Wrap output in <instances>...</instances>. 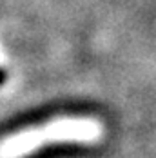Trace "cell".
<instances>
[{"mask_svg":"<svg viewBox=\"0 0 156 158\" xmlns=\"http://www.w3.org/2000/svg\"><path fill=\"white\" fill-rule=\"evenodd\" d=\"M104 138V126L94 118H60L46 126L22 131L0 145V158H22L49 143H96Z\"/></svg>","mask_w":156,"mask_h":158,"instance_id":"cell-1","label":"cell"},{"mask_svg":"<svg viewBox=\"0 0 156 158\" xmlns=\"http://www.w3.org/2000/svg\"><path fill=\"white\" fill-rule=\"evenodd\" d=\"M4 80H6V73L0 69V84H4Z\"/></svg>","mask_w":156,"mask_h":158,"instance_id":"cell-2","label":"cell"}]
</instances>
